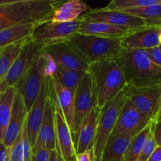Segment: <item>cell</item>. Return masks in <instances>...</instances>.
<instances>
[{
	"instance_id": "cell-46",
	"label": "cell",
	"mask_w": 161,
	"mask_h": 161,
	"mask_svg": "<svg viewBox=\"0 0 161 161\" xmlns=\"http://www.w3.org/2000/svg\"><path fill=\"white\" fill-rule=\"evenodd\" d=\"M1 51H2V50H0V52H1Z\"/></svg>"
},
{
	"instance_id": "cell-25",
	"label": "cell",
	"mask_w": 161,
	"mask_h": 161,
	"mask_svg": "<svg viewBox=\"0 0 161 161\" xmlns=\"http://www.w3.org/2000/svg\"><path fill=\"white\" fill-rule=\"evenodd\" d=\"M17 90L16 87H11L2 93L0 98V141H3L5 132L9 124L12 113L13 105L15 94Z\"/></svg>"
},
{
	"instance_id": "cell-9",
	"label": "cell",
	"mask_w": 161,
	"mask_h": 161,
	"mask_svg": "<svg viewBox=\"0 0 161 161\" xmlns=\"http://www.w3.org/2000/svg\"><path fill=\"white\" fill-rule=\"evenodd\" d=\"M152 119L140 112L126 98L111 135H126L131 138L144 130Z\"/></svg>"
},
{
	"instance_id": "cell-40",
	"label": "cell",
	"mask_w": 161,
	"mask_h": 161,
	"mask_svg": "<svg viewBox=\"0 0 161 161\" xmlns=\"http://www.w3.org/2000/svg\"><path fill=\"white\" fill-rule=\"evenodd\" d=\"M0 161H10L9 156V149L0 141Z\"/></svg>"
},
{
	"instance_id": "cell-22",
	"label": "cell",
	"mask_w": 161,
	"mask_h": 161,
	"mask_svg": "<svg viewBox=\"0 0 161 161\" xmlns=\"http://www.w3.org/2000/svg\"><path fill=\"white\" fill-rule=\"evenodd\" d=\"M131 139L126 135H111L104 147L101 161H125Z\"/></svg>"
},
{
	"instance_id": "cell-14",
	"label": "cell",
	"mask_w": 161,
	"mask_h": 161,
	"mask_svg": "<svg viewBox=\"0 0 161 161\" xmlns=\"http://www.w3.org/2000/svg\"><path fill=\"white\" fill-rule=\"evenodd\" d=\"M101 111L102 108L95 105L83 119L78 134L74 140L76 154L94 149Z\"/></svg>"
},
{
	"instance_id": "cell-26",
	"label": "cell",
	"mask_w": 161,
	"mask_h": 161,
	"mask_svg": "<svg viewBox=\"0 0 161 161\" xmlns=\"http://www.w3.org/2000/svg\"><path fill=\"white\" fill-rule=\"evenodd\" d=\"M87 72L84 71L70 70L58 65L54 78L62 86L69 90L75 94V91L78 86L79 83L82 80Z\"/></svg>"
},
{
	"instance_id": "cell-42",
	"label": "cell",
	"mask_w": 161,
	"mask_h": 161,
	"mask_svg": "<svg viewBox=\"0 0 161 161\" xmlns=\"http://www.w3.org/2000/svg\"><path fill=\"white\" fill-rule=\"evenodd\" d=\"M153 122H158V121H161V105L160 107V108H159L158 112H157V115H156L155 118H154L153 119Z\"/></svg>"
},
{
	"instance_id": "cell-13",
	"label": "cell",
	"mask_w": 161,
	"mask_h": 161,
	"mask_svg": "<svg viewBox=\"0 0 161 161\" xmlns=\"http://www.w3.org/2000/svg\"><path fill=\"white\" fill-rule=\"evenodd\" d=\"M42 50L50 53L58 65L70 70L87 72L89 64L67 42L49 46Z\"/></svg>"
},
{
	"instance_id": "cell-8",
	"label": "cell",
	"mask_w": 161,
	"mask_h": 161,
	"mask_svg": "<svg viewBox=\"0 0 161 161\" xmlns=\"http://www.w3.org/2000/svg\"><path fill=\"white\" fill-rule=\"evenodd\" d=\"M97 105L94 83L89 72H86L79 83L74 94V126L72 136L75 140L84 116Z\"/></svg>"
},
{
	"instance_id": "cell-11",
	"label": "cell",
	"mask_w": 161,
	"mask_h": 161,
	"mask_svg": "<svg viewBox=\"0 0 161 161\" xmlns=\"http://www.w3.org/2000/svg\"><path fill=\"white\" fill-rule=\"evenodd\" d=\"M126 98L153 120L161 105V84L142 88L127 86Z\"/></svg>"
},
{
	"instance_id": "cell-35",
	"label": "cell",
	"mask_w": 161,
	"mask_h": 161,
	"mask_svg": "<svg viewBox=\"0 0 161 161\" xmlns=\"http://www.w3.org/2000/svg\"><path fill=\"white\" fill-rule=\"evenodd\" d=\"M50 150L47 149H39L36 151H31L30 161H50Z\"/></svg>"
},
{
	"instance_id": "cell-23",
	"label": "cell",
	"mask_w": 161,
	"mask_h": 161,
	"mask_svg": "<svg viewBox=\"0 0 161 161\" xmlns=\"http://www.w3.org/2000/svg\"><path fill=\"white\" fill-rule=\"evenodd\" d=\"M91 9L89 5L81 0H70L63 3L53 13L50 20L54 22H69L80 18L84 12Z\"/></svg>"
},
{
	"instance_id": "cell-21",
	"label": "cell",
	"mask_w": 161,
	"mask_h": 161,
	"mask_svg": "<svg viewBox=\"0 0 161 161\" xmlns=\"http://www.w3.org/2000/svg\"><path fill=\"white\" fill-rule=\"evenodd\" d=\"M130 31H133L129 28L116 26L104 22H90L83 20L78 33L109 39H120Z\"/></svg>"
},
{
	"instance_id": "cell-16",
	"label": "cell",
	"mask_w": 161,
	"mask_h": 161,
	"mask_svg": "<svg viewBox=\"0 0 161 161\" xmlns=\"http://www.w3.org/2000/svg\"><path fill=\"white\" fill-rule=\"evenodd\" d=\"M56 143V130L53 101L48 94L42 124L39 128L36 143L32 146L31 151H36L42 148L51 151L55 149Z\"/></svg>"
},
{
	"instance_id": "cell-5",
	"label": "cell",
	"mask_w": 161,
	"mask_h": 161,
	"mask_svg": "<svg viewBox=\"0 0 161 161\" xmlns=\"http://www.w3.org/2000/svg\"><path fill=\"white\" fill-rule=\"evenodd\" d=\"M127 91V86L102 108L94 145L95 161H101L104 147L111 136L119 112L125 103Z\"/></svg>"
},
{
	"instance_id": "cell-30",
	"label": "cell",
	"mask_w": 161,
	"mask_h": 161,
	"mask_svg": "<svg viewBox=\"0 0 161 161\" xmlns=\"http://www.w3.org/2000/svg\"><path fill=\"white\" fill-rule=\"evenodd\" d=\"M35 63L38 72L43 78L50 79L54 76L58 69V64L50 53L42 50L36 58Z\"/></svg>"
},
{
	"instance_id": "cell-31",
	"label": "cell",
	"mask_w": 161,
	"mask_h": 161,
	"mask_svg": "<svg viewBox=\"0 0 161 161\" xmlns=\"http://www.w3.org/2000/svg\"><path fill=\"white\" fill-rule=\"evenodd\" d=\"M155 5H161V0H113L105 8L108 10L123 11Z\"/></svg>"
},
{
	"instance_id": "cell-20",
	"label": "cell",
	"mask_w": 161,
	"mask_h": 161,
	"mask_svg": "<svg viewBox=\"0 0 161 161\" xmlns=\"http://www.w3.org/2000/svg\"><path fill=\"white\" fill-rule=\"evenodd\" d=\"M53 97L62 111L66 123L72 133L74 126V93L61 86L54 77L50 79Z\"/></svg>"
},
{
	"instance_id": "cell-12",
	"label": "cell",
	"mask_w": 161,
	"mask_h": 161,
	"mask_svg": "<svg viewBox=\"0 0 161 161\" xmlns=\"http://www.w3.org/2000/svg\"><path fill=\"white\" fill-rule=\"evenodd\" d=\"M48 94L53 101V112H54L55 130H56L57 143L59 146L61 154L64 161H75V149L72 140V133L66 123L62 111L56 103L53 97V91L49 79Z\"/></svg>"
},
{
	"instance_id": "cell-6",
	"label": "cell",
	"mask_w": 161,
	"mask_h": 161,
	"mask_svg": "<svg viewBox=\"0 0 161 161\" xmlns=\"http://www.w3.org/2000/svg\"><path fill=\"white\" fill-rule=\"evenodd\" d=\"M82 23L83 20L80 18L69 22H54L49 20L38 25L30 39L43 50L49 46L69 40L78 33Z\"/></svg>"
},
{
	"instance_id": "cell-24",
	"label": "cell",
	"mask_w": 161,
	"mask_h": 161,
	"mask_svg": "<svg viewBox=\"0 0 161 161\" xmlns=\"http://www.w3.org/2000/svg\"><path fill=\"white\" fill-rule=\"evenodd\" d=\"M37 25L38 24H28L0 30V50L20 41L29 39Z\"/></svg>"
},
{
	"instance_id": "cell-38",
	"label": "cell",
	"mask_w": 161,
	"mask_h": 161,
	"mask_svg": "<svg viewBox=\"0 0 161 161\" xmlns=\"http://www.w3.org/2000/svg\"><path fill=\"white\" fill-rule=\"evenodd\" d=\"M153 135L158 146H161V121L153 122Z\"/></svg>"
},
{
	"instance_id": "cell-17",
	"label": "cell",
	"mask_w": 161,
	"mask_h": 161,
	"mask_svg": "<svg viewBox=\"0 0 161 161\" xmlns=\"http://www.w3.org/2000/svg\"><path fill=\"white\" fill-rule=\"evenodd\" d=\"M48 88L49 79H46L41 88L39 96L27 114V130H28V139L31 143V147L36 143L39 128H40L42 119H43L46 103H47V97H48Z\"/></svg>"
},
{
	"instance_id": "cell-19",
	"label": "cell",
	"mask_w": 161,
	"mask_h": 161,
	"mask_svg": "<svg viewBox=\"0 0 161 161\" xmlns=\"http://www.w3.org/2000/svg\"><path fill=\"white\" fill-rule=\"evenodd\" d=\"M35 62L22 83L16 87L17 92L23 97L28 113L39 96L41 88L46 80V79L38 72Z\"/></svg>"
},
{
	"instance_id": "cell-37",
	"label": "cell",
	"mask_w": 161,
	"mask_h": 161,
	"mask_svg": "<svg viewBox=\"0 0 161 161\" xmlns=\"http://www.w3.org/2000/svg\"><path fill=\"white\" fill-rule=\"evenodd\" d=\"M75 161H95L94 149H88L81 153L76 154Z\"/></svg>"
},
{
	"instance_id": "cell-1",
	"label": "cell",
	"mask_w": 161,
	"mask_h": 161,
	"mask_svg": "<svg viewBox=\"0 0 161 161\" xmlns=\"http://www.w3.org/2000/svg\"><path fill=\"white\" fill-rule=\"evenodd\" d=\"M62 0H0V30L50 20Z\"/></svg>"
},
{
	"instance_id": "cell-10",
	"label": "cell",
	"mask_w": 161,
	"mask_h": 161,
	"mask_svg": "<svg viewBox=\"0 0 161 161\" xmlns=\"http://www.w3.org/2000/svg\"><path fill=\"white\" fill-rule=\"evenodd\" d=\"M83 21L104 22L119 27L129 28L132 31L148 27L146 20L140 17L130 15L124 11L108 10L105 7L102 9H90L80 17Z\"/></svg>"
},
{
	"instance_id": "cell-32",
	"label": "cell",
	"mask_w": 161,
	"mask_h": 161,
	"mask_svg": "<svg viewBox=\"0 0 161 161\" xmlns=\"http://www.w3.org/2000/svg\"><path fill=\"white\" fill-rule=\"evenodd\" d=\"M152 122V129H151L150 130V133L148 135L147 139H146V142H145L144 146H143L142 149L141 151V153H140L139 157H138L137 161H148L149 157H151V155H152L153 153V151L156 149V148L158 146L153 135L154 123L153 120Z\"/></svg>"
},
{
	"instance_id": "cell-39",
	"label": "cell",
	"mask_w": 161,
	"mask_h": 161,
	"mask_svg": "<svg viewBox=\"0 0 161 161\" xmlns=\"http://www.w3.org/2000/svg\"><path fill=\"white\" fill-rule=\"evenodd\" d=\"M50 161H64L61 154V151H60L58 143H56L55 149L50 151Z\"/></svg>"
},
{
	"instance_id": "cell-44",
	"label": "cell",
	"mask_w": 161,
	"mask_h": 161,
	"mask_svg": "<svg viewBox=\"0 0 161 161\" xmlns=\"http://www.w3.org/2000/svg\"><path fill=\"white\" fill-rule=\"evenodd\" d=\"M159 48H160V51H161V45L159 46Z\"/></svg>"
},
{
	"instance_id": "cell-27",
	"label": "cell",
	"mask_w": 161,
	"mask_h": 161,
	"mask_svg": "<svg viewBox=\"0 0 161 161\" xmlns=\"http://www.w3.org/2000/svg\"><path fill=\"white\" fill-rule=\"evenodd\" d=\"M27 40L20 41L17 43L9 46L0 52V83L6 76L14 61L20 54Z\"/></svg>"
},
{
	"instance_id": "cell-33",
	"label": "cell",
	"mask_w": 161,
	"mask_h": 161,
	"mask_svg": "<svg viewBox=\"0 0 161 161\" xmlns=\"http://www.w3.org/2000/svg\"><path fill=\"white\" fill-rule=\"evenodd\" d=\"M9 149V156L10 161H25L24 160V150L22 145L21 133L17 138L13 146Z\"/></svg>"
},
{
	"instance_id": "cell-18",
	"label": "cell",
	"mask_w": 161,
	"mask_h": 161,
	"mask_svg": "<svg viewBox=\"0 0 161 161\" xmlns=\"http://www.w3.org/2000/svg\"><path fill=\"white\" fill-rule=\"evenodd\" d=\"M27 112L22 96L17 91L14 97L12 113L5 132L3 143L6 148L13 146L22 131L27 118Z\"/></svg>"
},
{
	"instance_id": "cell-3",
	"label": "cell",
	"mask_w": 161,
	"mask_h": 161,
	"mask_svg": "<svg viewBox=\"0 0 161 161\" xmlns=\"http://www.w3.org/2000/svg\"><path fill=\"white\" fill-rule=\"evenodd\" d=\"M87 72L94 83L97 105L101 108L127 86L124 73L115 58L90 64Z\"/></svg>"
},
{
	"instance_id": "cell-4",
	"label": "cell",
	"mask_w": 161,
	"mask_h": 161,
	"mask_svg": "<svg viewBox=\"0 0 161 161\" xmlns=\"http://www.w3.org/2000/svg\"><path fill=\"white\" fill-rule=\"evenodd\" d=\"M88 64L116 58L122 51L119 39H109L76 33L66 41Z\"/></svg>"
},
{
	"instance_id": "cell-34",
	"label": "cell",
	"mask_w": 161,
	"mask_h": 161,
	"mask_svg": "<svg viewBox=\"0 0 161 161\" xmlns=\"http://www.w3.org/2000/svg\"><path fill=\"white\" fill-rule=\"evenodd\" d=\"M21 138H22V145H23V150H24V160L30 161V159H31V149H32V147H31V143H30L29 142V139H28L26 121H25L23 128H22Z\"/></svg>"
},
{
	"instance_id": "cell-43",
	"label": "cell",
	"mask_w": 161,
	"mask_h": 161,
	"mask_svg": "<svg viewBox=\"0 0 161 161\" xmlns=\"http://www.w3.org/2000/svg\"><path fill=\"white\" fill-rule=\"evenodd\" d=\"M159 39H160V45H161V26L160 27V34H159Z\"/></svg>"
},
{
	"instance_id": "cell-41",
	"label": "cell",
	"mask_w": 161,
	"mask_h": 161,
	"mask_svg": "<svg viewBox=\"0 0 161 161\" xmlns=\"http://www.w3.org/2000/svg\"><path fill=\"white\" fill-rule=\"evenodd\" d=\"M148 161H161V146L156 148Z\"/></svg>"
},
{
	"instance_id": "cell-45",
	"label": "cell",
	"mask_w": 161,
	"mask_h": 161,
	"mask_svg": "<svg viewBox=\"0 0 161 161\" xmlns=\"http://www.w3.org/2000/svg\"><path fill=\"white\" fill-rule=\"evenodd\" d=\"M1 94H1V93H0V98H1Z\"/></svg>"
},
{
	"instance_id": "cell-7",
	"label": "cell",
	"mask_w": 161,
	"mask_h": 161,
	"mask_svg": "<svg viewBox=\"0 0 161 161\" xmlns=\"http://www.w3.org/2000/svg\"><path fill=\"white\" fill-rule=\"evenodd\" d=\"M42 51V47L31 41V39L26 41L20 54L16 58L6 76L0 83L1 94L11 87H17L22 83Z\"/></svg>"
},
{
	"instance_id": "cell-15",
	"label": "cell",
	"mask_w": 161,
	"mask_h": 161,
	"mask_svg": "<svg viewBox=\"0 0 161 161\" xmlns=\"http://www.w3.org/2000/svg\"><path fill=\"white\" fill-rule=\"evenodd\" d=\"M160 26H148L130 31L120 38L121 47L124 50H146L160 46Z\"/></svg>"
},
{
	"instance_id": "cell-29",
	"label": "cell",
	"mask_w": 161,
	"mask_h": 161,
	"mask_svg": "<svg viewBox=\"0 0 161 161\" xmlns=\"http://www.w3.org/2000/svg\"><path fill=\"white\" fill-rule=\"evenodd\" d=\"M152 124L153 122H151L144 130L132 138L130 146L126 153L125 161H137L138 160L143 146L147 139L148 135L150 133V130L152 129Z\"/></svg>"
},
{
	"instance_id": "cell-28",
	"label": "cell",
	"mask_w": 161,
	"mask_h": 161,
	"mask_svg": "<svg viewBox=\"0 0 161 161\" xmlns=\"http://www.w3.org/2000/svg\"><path fill=\"white\" fill-rule=\"evenodd\" d=\"M123 11L143 19L149 26H161V5L125 9Z\"/></svg>"
},
{
	"instance_id": "cell-36",
	"label": "cell",
	"mask_w": 161,
	"mask_h": 161,
	"mask_svg": "<svg viewBox=\"0 0 161 161\" xmlns=\"http://www.w3.org/2000/svg\"><path fill=\"white\" fill-rule=\"evenodd\" d=\"M143 50L146 51L149 58H150V60L154 64L161 68V51L159 47H153V48L146 49V50Z\"/></svg>"
},
{
	"instance_id": "cell-2",
	"label": "cell",
	"mask_w": 161,
	"mask_h": 161,
	"mask_svg": "<svg viewBox=\"0 0 161 161\" xmlns=\"http://www.w3.org/2000/svg\"><path fill=\"white\" fill-rule=\"evenodd\" d=\"M115 59L128 86L148 87L161 84V68L154 64L143 50H124Z\"/></svg>"
}]
</instances>
